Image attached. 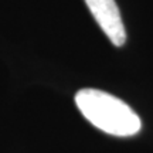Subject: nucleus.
Here are the masks:
<instances>
[{
  "label": "nucleus",
  "mask_w": 153,
  "mask_h": 153,
  "mask_svg": "<svg viewBox=\"0 0 153 153\" xmlns=\"http://www.w3.org/2000/svg\"><path fill=\"white\" fill-rule=\"evenodd\" d=\"M75 104L85 119L108 135L133 136L142 128L140 118L129 105L101 89H79Z\"/></svg>",
  "instance_id": "f257e3e1"
},
{
  "label": "nucleus",
  "mask_w": 153,
  "mask_h": 153,
  "mask_svg": "<svg viewBox=\"0 0 153 153\" xmlns=\"http://www.w3.org/2000/svg\"><path fill=\"white\" fill-rule=\"evenodd\" d=\"M91 11L94 19L97 20L99 27L111 40V43L120 47L125 44L126 31L122 22L119 7L115 0H84Z\"/></svg>",
  "instance_id": "f03ea898"
}]
</instances>
